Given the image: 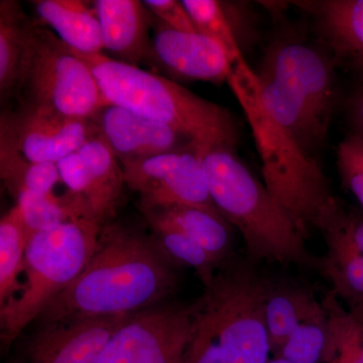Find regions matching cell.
I'll list each match as a JSON object with an SVG mask.
<instances>
[{
    "mask_svg": "<svg viewBox=\"0 0 363 363\" xmlns=\"http://www.w3.org/2000/svg\"><path fill=\"white\" fill-rule=\"evenodd\" d=\"M177 269L152 235L121 222L102 227L87 266L52 298L40 325L123 316L164 303L178 286Z\"/></svg>",
    "mask_w": 363,
    "mask_h": 363,
    "instance_id": "1",
    "label": "cell"
},
{
    "mask_svg": "<svg viewBox=\"0 0 363 363\" xmlns=\"http://www.w3.org/2000/svg\"><path fill=\"white\" fill-rule=\"evenodd\" d=\"M235 143H194L215 207L240 231L252 259L316 269L307 236L238 157Z\"/></svg>",
    "mask_w": 363,
    "mask_h": 363,
    "instance_id": "2",
    "label": "cell"
},
{
    "mask_svg": "<svg viewBox=\"0 0 363 363\" xmlns=\"http://www.w3.org/2000/svg\"><path fill=\"white\" fill-rule=\"evenodd\" d=\"M269 281L234 259L221 267L192 303V331L183 363L269 362L264 320Z\"/></svg>",
    "mask_w": 363,
    "mask_h": 363,
    "instance_id": "3",
    "label": "cell"
},
{
    "mask_svg": "<svg viewBox=\"0 0 363 363\" xmlns=\"http://www.w3.org/2000/svg\"><path fill=\"white\" fill-rule=\"evenodd\" d=\"M227 82L252 130L264 185L308 238L325 208L335 199L326 177L317 160L308 156L267 111L260 97L257 73L245 57L234 64Z\"/></svg>",
    "mask_w": 363,
    "mask_h": 363,
    "instance_id": "4",
    "label": "cell"
},
{
    "mask_svg": "<svg viewBox=\"0 0 363 363\" xmlns=\"http://www.w3.org/2000/svg\"><path fill=\"white\" fill-rule=\"evenodd\" d=\"M69 50L89 67L108 104L166 124L196 145L236 142L233 118L219 105L140 67Z\"/></svg>",
    "mask_w": 363,
    "mask_h": 363,
    "instance_id": "5",
    "label": "cell"
},
{
    "mask_svg": "<svg viewBox=\"0 0 363 363\" xmlns=\"http://www.w3.org/2000/svg\"><path fill=\"white\" fill-rule=\"evenodd\" d=\"M101 227L74 219L33 233L26 245L20 292L0 308V338L9 347L47 305L80 276L96 248Z\"/></svg>",
    "mask_w": 363,
    "mask_h": 363,
    "instance_id": "6",
    "label": "cell"
},
{
    "mask_svg": "<svg viewBox=\"0 0 363 363\" xmlns=\"http://www.w3.org/2000/svg\"><path fill=\"white\" fill-rule=\"evenodd\" d=\"M23 87L28 91L30 104L74 118L93 121L108 105L89 67L35 23Z\"/></svg>",
    "mask_w": 363,
    "mask_h": 363,
    "instance_id": "7",
    "label": "cell"
},
{
    "mask_svg": "<svg viewBox=\"0 0 363 363\" xmlns=\"http://www.w3.org/2000/svg\"><path fill=\"white\" fill-rule=\"evenodd\" d=\"M193 323L191 304H161L130 315L98 363H183Z\"/></svg>",
    "mask_w": 363,
    "mask_h": 363,
    "instance_id": "8",
    "label": "cell"
},
{
    "mask_svg": "<svg viewBox=\"0 0 363 363\" xmlns=\"http://www.w3.org/2000/svg\"><path fill=\"white\" fill-rule=\"evenodd\" d=\"M62 183L81 219L104 227L113 222L124 182L121 162L101 133L57 162Z\"/></svg>",
    "mask_w": 363,
    "mask_h": 363,
    "instance_id": "9",
    "label": "cell"
},
{
    "mask_svg": "<svg viewBox=\"0 0 363 363\" xmlns=\"http://www.w3.org/2000/svg\"><path fill=\"white\" fill-rule=\"evenodd\" d=\"M121 164L125 185L138 194L140 209L176 204L216 208L193 143L183 150Z\"/></svg>",
    "mask_w": 363,
    "mask_h": 363,
    "instance_id": "10",
    "label": "cell"
},
{
    "mask_svg": "<svg viewBox=\"0 0 363 363\" xmlns=\"http://www.w3.org/2000/svg\"><path fill=\"white\" fill-rule=\"evenodd\" d=\"M0 133L30 161L57 164L77 152L100 130L91 119L74 118L28 104L18 113L1 117Z\"/></svg>",
    "mask_w": 363,
    "mask_h": 363,
    "instance_id": "11",
    "label": "cell"
},
{
    "mask_svg": "<svg viewBox=\"0 0 363 363\" xmlns=\"http://www.w3.org/2000/svg\"><path fill=\"white\" fill-rule=\"evenodd\" d=\"M333 61L318 45L286 33L269 44L260 65L285 78L328 133L334 106Z\"/></svg>",
    "mask_w": 363,
    "mask_h": 363,
    "instance_id": "12",
    "label": "cell"
},
{
    "mask_svg": "<svg viewBox=\"0 0 363 363\" xmlns=\"http://www.w3.org/2000/svg\"><path fill=\"white\" fill-rule=\"evenodd\" d=\"M130 315L40 325L18 363H98L105 346Z\"/></svg>",
    "mask_w": 363,
    "mask_h": 363,
    "instance_id": "13",
    "label": "cell"
},
{
    "mask_svg": "<svg viewBox=\"0 0 363 363\" xmlns=\"http://www.w3.org/2000/svg\"><path fill=\"white\" fill-rule=\"evenodd\" d=\"M152 56L169 73L188 80L228 81L235 60L216 40L200 33L172 30L152 21Z\"/></svg>",
    "mask_w": 363,
    "mask_h": 363,
    "instance_id": "14",
    "label": "cell"
},
{
    "mask_svg": "<svg viewBox=\"0 0 363 363\" xmlns=\"http://www.w3.org/2000/svg\"><path fill=\"white\" fill-rule=\"evenodd\" d=\"M93 121L119 162L135 161L183 150L188 138L166 124L138 116L128 109L108 104Z\"/></svg>",
    "mask_w": 363,
    "mask_h": 363,
    "instance_id": "15",
    "label": "cell"
},
{
    "mask_svg": "<svg viewBox=\"0 0 363 363\" xmlns=\"http://www.w3.org/2000/svg\"><path fill=\"white\" fill-rule=\"evenodd\" d=\"M104 50L121 62L136 64L152 56L150 11L138 0H97L93 2Z\"/></svg>",
    "mask_w": 363,
    "mask_h": 363,
    "instance_id": "16",
    "label": "cell"
},
{
    "mask_svg": "<svg viewBox=\"0 0 363 363\" xmlns=\"http://www.w3.org/2000/svg\"><path fill=\"white\" fill-rule=\"evenodd\" d=\"M316 21L336 61L363 77V0L296 2Z\"/></svg>",
    "mask_w": 363,
    "mask_h": 363,
    "instance_id": "17",
    "label": "cell"
},
{
    "mask_svg": "<svg viewBox=\"0 0 363 363\" xmlns=\"http://www.w3.org/2000/svg\"><path fill=\"white\" fill-rule=\"evenodd\" d=\"M140 210L145 220L174 227L194 240L219 267L234 259L233 226L216 208L176 204Z\"/></svg>",
    "mask_w": 363,
    "mask_h": 363,
    "instance_id": "18",
    "label": "cell"
},
{
    "mask_svg": "<svg viewBox=\"0 0 363 363\" xmlns=\"http://www.w3.org/2000/svg\"><path fill=\"white\" fill-rule=\"evenodd\" d=\"M316 229L323 235L327 252L316 269L330 281L332 293L345 301L350 312L363 316V259L337 227L322 220Z\"/></svg>",
    "mask_w": 363,
    "mask_h": 363,
    "instance_id": "19",
    "label": "cell"
},
{
    "mask_svg": "<svg viewBox=\"0 0 363 363\" xmlns=\"http://www.w3.org/2000/svg\"><path fill=\"white\" fill-rule=\"evenodd\" d=\"M32 4L40 21L51 26L67 47L81 54H104L96 14L84 1L35 0Z\"/></svg>",
    "mask_w": 363,
    "mask_h": 363,
    "instance_id": "20",
    "label": "cell"
},
{
    "mask_svg": "<svg viewBox=\"0 0 363 363\" xmlns=\"http://www.w3.org/2000/svg\"><path fill=\"white\" fill-rule=\"evenodd\" d=\"M35 23L18 1L0 2V93L1 99L23 87L32 52Z\"/></svg>",
    "mask_w": 363,
    "mask_h": 363,
    "instance_id": "21",
    "label": "cell"
},
{
    "mask_svg": "<svg viewBox=\"0 0 363 363\" xmlns=\"http://www.w3.org/2000/svg\"><path fill=\"white\" fill-rule=\"evenodd\" d=\"M321 306L309 288L294 281L269 279L264 320L274 357L296 327Z\"/></svg>",
    "mask_w": 363,
    "mask_h": 363,
    "instance_id": "22",
    "label": "cell"
},
{
    "mask_svg": "<svg viewBox=\"0 0 363 363\" xmlns=\"http://www.w3.org/2000/svg\"><path fill=\"white\" fill-rule=\"evenodd\" d=\"M0 177L13 197L21 190L40 195H55L54 189L61 182L57 164L30 161L2 133H0Z\"/></svg>",
    "mask_w": 363,
    "mask_h": 363,
    "instance_id": "23",
    "label": "cell"
},
{
    "mask_svg": "<svg viewBox=\"0 0 363 363\" xmlns=\"http://www.w3.org/2000/svg\"><path fill=\"white\" fill-rule=\"evenodd\" d=\"M28 238L16 205L0 220V308L21 291Z\"/></svg>",
    "mask_w": 363,
    "mask_h": 363,
    "instance_id": "24",
    "label": "cell"
},
{
    "mask_svg": "<svg viewBox=\"0 0 363 363\" xmlns=\"http://www.w3.org/2000/svg\"><path fill=\"white\" fill-rule=\"evenodd\" d=\"M323 304L330 331L327 363H363V316L346 312L332 292Z\"/></svg>",
    "mask_w": 363,
    "mask_h": 363,
    "instance_id": "25",
    "label": "cell"
},
{
    "mask_svg": "<svg viewBox=\"0 0 363 363\" xmlns=\"http://www.w3.org/2000/svg\"><path fill=\"white\" fill-rule=\"evenodd\" d=\"M328 313L321 307L303 320L274 357L293 363H327L329 350Z\"/></svg>",
    "mask_w": 363,
    "mask_h": 363,
    "instance_id": "26",
    "label": "cell"
},
{
    "mask_svg": "<svg viewBox=\"0 0 363 363\" xmlns=\"http://www.w3.org/2000/svg\"><path fill=\"white\" fill-rule=\"evenodd\" d=\"M150 235L161 252L176 267L195 269L203 286L209 285L220 267L198 243L174 227L156 221H147Z\"/></svg>",
    "mask_w": 363,
    "mask_h": 363,
    "instance_id": "27",
    "label": "cell"
},
{
    "mask_svg": "<svg viewBox=\"0 0 363 363\" xmlns=\"http://www.w3.org/2000/svg\"><path fill=\"white\" fill-rule=\"evenodd\" d=\"M196 30L223 45L235 61L243 58L228 1L183 0Z\"/></svg>",
    "mask_w": 363,
    "mask_h": 363,
    "instance_id": "28",
    "label": "cell"
},
{
    "mask_svg": "<svg viewBox=\"0 0 363 363\" xmlns=\"http://www.w3.org/2000/svg\"><path fill=\"white\" fill-rule=\"evenodd\" d=\"M14 199L20 209L28 238L33 233L49 230L67 221L81 219L66 195L57 197L21 190L16 193Z\"/></svg>",
    "mask_w": 363,
    "mask_h": 363,
    "instance_id": "29",
    "label": "cell"
},
{
    "mask_svg": "<svg viewBox=\"0 0 363 363\" xmlns=\"http://www.w3.org/2000/svg\"><path fill=\"white\" fill-rule=\"evenodd\" d=\"M337 166L344 185L357 198L363 210V142L354 135L341 142Z\"/></svg>",
    "mask_w": 363,
    "mask_h": 363,
    "instance_id": "30",
    "label": "cell"
},
{
    "mask_svg": "<svg viewBox=\"0 0 363 363\" xmlns=\"http://www.w3.org/2000/svg\"><path fill=\"white\" fill-rule=\"evenodd\" d=\"M322 220L331 222L333 225L337 227L363 259L362 209L346 210L335 198V200L325 208L324 211L320 215L316 227Z\"/></svg>",
    "mask_w": 363,
    "mask_h": 363,
    "instance_id": "31",
    "label": "cell"
},
{
    "mask_svg": "<svg viewBox=\"0 0 363 363\" xmlns=\"http://www.w3.org/2000/svg\"><path fill=\"white\" fill-rule=\"evenodd\" d=\"M145 6L157 20L172 30L185 33H198L192 18L182 1L177 0H145Z\"/></svg>",
    "mask_w": 363,
    "mask_h": 363,
    "instance_id": "32",
    "label": "cell"
},
{
    "mask_svg": "<svg viewBox=\"0 0 363 363\" xmlns=\"http://www.w3.org/2000/svg\"><path fill=\"white\" fill-rule=\"evenodd\" d=\"M348 117L353 133L363 142V87L355 91L348 101Z\"/></svg>",
    "mask_w": 363,
    "mask_h": 363,
    "instance_id": "33",
    "label": "cell"
},
{
    "mask_svg": "<svg viewBox=\"0 0 363 363\" xmlns=\"http://www.w3.org/2000/svg\"><path fill=\"white\" fill-rule=\"evenodd\" d=\"M267 363H293L288 362V360L281 359V358L279 357H272V359H269Z\"/></svg>",
    "mask_w": 363,
    "mask_h": 363,
    "instance_id": "34",
    "label": "cell"
}]
</instances>
